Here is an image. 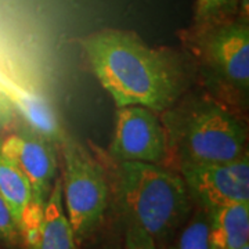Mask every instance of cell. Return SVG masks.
Listing matches in <instances>:
<instances>
[{"instance_id": "6da1fadb", "label": "cell", "mask_w": 249, "mask_h": 249, "mask_svg": "<svg viewBox=\"0 0 249 249\" xmlns=\"http://www.w3.org/2000/svg\"><path fill=\"white\" fill-rule=\"evenodd\" d=\"M80 46L116 108L142 106L160 114L188 91L186 55L147 45L136 32L108 28L82 37Z\"/></svg>"}, {"instance_id": "7a4b0ae2", "label": "cell", "mask_w": 249, "mask_h": 249, "mask_svg": "<svg viewBox=\"0 0 249 249\" xmlns=\"http://www.w3.org/2000/svg\"><path fill=\"white\" fill-rule=\"evenodd\" d=\"M166 137L165 166L230 162L248 152L242 118L208 93H186L160 114Z\"/></svg>"}, {"instance_id": "3957f363", "label": "cell", "mask_w": 249, "mask_h": 249, "mask_svg": "<svg viewBox=\"0 0 249 249\" xmlns=\"http://www.w3.org/2000/svg\"><path fill=\"white\" fill-rule=\"evenodd\" d=\"M112 187L124 222L142 227L160 249H168L194 209L183 178L165 165L114 162Z\"/></svg>"}, {"instance_id": "277c9868", "label": "cell", "mask_w": 249, "mask_h": 249, "mask_svg": "<svg viewBox=\"0 0 249 249\" xmlns=\"http://www.w3.org/2000/svg\"><path fill=\"white\" fill-rule=\"evenodd\" d=\"M191 67L211 97L247 111L249 101V18L237 17L180 32Z\"/></svg>"}, {"instance_id": "5b68a950", "label": "cell", "mask_w": 249, "mask_h": 249, "mask_svg": "<svg viewBox=\"0 0 249 249\" xmlns=\"http://www.w3.org/2000/svg\"><path fill=\"white\" fill-rule=\"evenodd\" d=\"M60 150L64 170L62 201L76 244L100 229L109 202V181L104 166L72 134H64Z\"/></svg>"}, {"instance_id": "8992f818", "label": "cell", "mask_w": 249, "mask_h": 249, "mask_svg": "<svg viewBox=\"0 0 249 249\" xmlns=\"http://www.w3.org/2000/svg\"><path fill=\"white\" fill-rule=\"evenodd\" d=\"M178 172L194 205L208 213L226 205L249 202L248 152L230 162L181 163Z\"/></svg>"}, {"instance_id": "52a82bcc", "label": "cell", "mask_w": 249, "mask_h": 249, "mask_svg": "<svg viewBox=\"0 0 249 249\" xmlns=\"http://www.w3.org/2000/svg\"><path fill=\"white\" fill-rule=\"evenodd\" d=\"M108 152L114 162L163 165L166 137L160 114L142 106L118 107Z\"/></svg>"}, {"instance_id": "ba28073f", "label": "cell", "mask_w": 249, "mask_h": 249, "mask_svg": "<svg viewBox=\"0 0 249 249\" xmlns=\"http://www.w3.org/2000/svg\"><path fill=\"white\" fill-rule=\"evenodd\" d=\"M57 144L24 126L1 137L0 150L27 176L34 201L46 204L58 173Z\"/></svg>"}, {"instance_id": "9c48e42d", "label": "cell", "mask_w": 249, "mask_h": 249, "mask_svg": "<svg viewBox=\"0 0 249 249\" xmlns=\"http://www.w3.org/2000/svg\"><path fill=\"white\" fill-rule=\"evenodd\" d=\"M27 249H78L71 223L64 208L61 178H55L46 201L39 238Z\"/></svg>"}, {"instance_id": "30bf717a", "label": "cell", "mask_w": 249, "mask_h": 249, "mask_svg": "<svg viewBox=\"0 0 249 249\" xmlns=\"http://www.w3.org/2000/svg\"><path fill=\"white\" fill-rule=\"evenodd\" d=\"M212 249H241L249 244V202L217 208L211 213Z\"/></svg>"}, {"instance_id": "8fae6325", "label": "cell", "mask_w": 249, "mask_h": 249, "mask_svg": "<svg viewBox=\"0 0 249 249\" xmlns=\"http://www.w3.org/2000/svg\"><path fill=\"white\" fill-rule=\"evenodd\" d=\"M1 142V136H0ZM0 196L9 205L13 217L17 223L18 230L24 211L34 199L32 187L27 176L17 165L9 160L0 150Z\"/></svg>"}, {"instance_id": "7c38bea8", "label": "cell", "mask_w": 249, "mask_h": 249, "mask_svg": "<svg viewBox=\"0 0 249 249\" xmlns=\"http://www.w3.org/2000/svg\"><path fill=\"white\" fill-rule=\"evenodd\" d=\"M14 103L17 107V114L22 116L27 127L60 145L65 132L58 122L55 112L45 100L37 96L21 94Z\"/></svg>"}, {"instance_id": "4fadbf2b", "label": "cell", "mask_w": 249, "mask_h": 249, "mask_svg": "<svg viewBox=\"0 0 249 249\" xmlns=\"http://www.w3.org/2000/svg\"><path fill=\"white\" fill-rule=\"evenodd\" d=\"M168 249H212L209 213L194 205L190 217L176 232Z\"/></svg>"}, {"instance_id": "5bb4252c", "label": "cell", "mask_w": 249, "mask_h": 249, "mask_svg": "<svg viewBox=\"0 0 249 249\" xmlns=\"http://www.w3.org/2000/svg\"><path fill=\"white\" fill-rule=\"evenodd\" d=\"M241 0H196L193 25L202 27L238 16Z\"/></svg>"}, {"instance_id": "9a60e30c", "label": "cell", "mask_w": 249, "mask_h": 249, "mask_svg": "<svg viewBox=\"0 0 249 249\" xmlns=\"http://www.w3.org/2000/svg\"><path fill=\"white\" fill-rule=\"evenodd\" d=\"M0 242L10 248L18 247L21 242V234L9 205L0 196Z\"/></svg>"}, {"instance_id": "2e32d148", "label": "cell", "mask_w": 249, "mask_h": 249, "mask_svg": "<svg viewBox=\"0 0 249 249\" xmlns=\"http://www.w3.org/2000/svg\"><path fill=\"white\" fill-rule=\"evenodd\" d=\"M124 249H160L155 241L142 227L134 223H126L124 238Z\"/></svg>"}, {"instance_id": "e0dca14e", "label": "cell", "mask_w": 249, "mask_h": 249, "mask_svg": "<svg viewBox=\"0 0 249 249\" xmlns=\"http://www.w3.org/2000/svg\"><path fill=\"white\" fill-rule=\"evenodd\" d=\"M17 116V107L14 100L0 88V132L7 129Z\"/></svg>"}, {"instance_id": "ac0fdd59", "label": "cell", "mask_w": 249, "mask_h": 249, "mask_svg": "<svg viewBox=\"0 0 249 249\" xmlns=\"http://www.w3.org/2000/svg\"><path fill=\"white\" fill-rule=\"evenodd\" d=\"M241 249H249V244H248V245H245V247H242Z\"/></svg>"}]
</instances>
